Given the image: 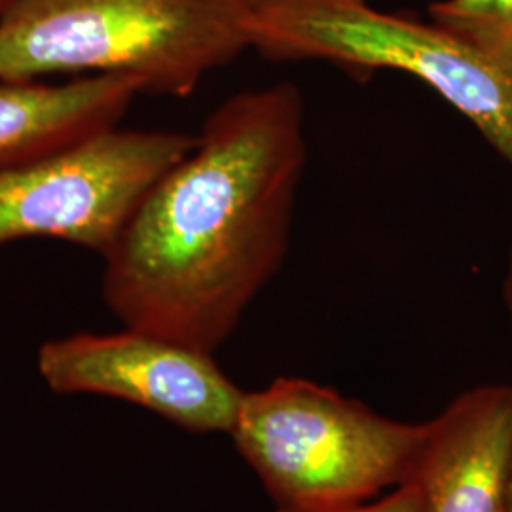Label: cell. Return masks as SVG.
Returning <instances> with one entry per match:
<instances>
[{
  "label": "cell",
  "mask_w": 512,
  "mask_h": 512,
  "mask_svg": "<svg viewBox=\"0 0 512 512\" xmlns=\"http://www.w3.org/2000/svg\"><path fill=\"white\" fill-rule=\"evenodd\" d=\"M306 164L293 82L228 97L101 256L110 313L215 355L283 266Z\"/></svg>",
  "instance_id": "1"
},
{
  "label": "cell",
  "mask_w": 512,
  "mask_h": 512,
  "mask_svg": "<svg viewBox=\"0 0 512 512\" xmlns=\"http://www.w3.org/2000/svg\"><path fill=\"white\" fill-rule=\"evenodd\" d=\"M251 50V0H14L0 18V80L120 76L188 97Z\"/></svg>",
  "instance_id": "2"
},
{
  "label": "cell",
  "mask_w": 512,
  "mask_h": 512,
  "mask_svg": "<svg viewBox=\"0 0 512 512\" xmlns=\"http://www.w3.org/2000/svg\"><path fill=\"white\" fill-rule=\"evenodd\" d=\"M427 421L374 412L304 378L245 391L230 437L279 512L340 509L406 482Z\"/></svg>",
  "instance_id": "3"
},
{
  "label": "cell",
  "mask_w": 512,
  "mask_h": 512,
  "mask_svg": "<svg viewBox=\"0 0 512 512\" xmlns=\"http://www.w3.org/2000/svg\"><path fill=\"white\" fill-rule=\"evenodd\" d=\"M251 50L270 61L410 74L465 116L512 169V69L435 21L372 0H251Z\"/></svg>",
  "instance_id": "4"
},
{
  "label": "cell",
  "mask_w": 512,
  "mask_h": 512,
  "mask_svg": "<svg viewBox=\"0 0 512 512\" xmlns=\"http://www.w3.org/2000/svg\"><path fill=\"white\" fill-rule=\"evenodd\" d=\"M194 135L120 126L54 154L0 167V247L59 239L105 256L148 190Z\"/></svg>",
  "instance_id": "5"
},
{
  "label": "cell",
  "mask_w": 512,
  "mask_h": 512,
  "mask_svg": "<svg viewBox=\"0 0 512 512\" xmlns=\"http://www.w3.org/2000/svg\"><path fill=\"white\" fill-rule=\"evenodd\" d=\"M37 368L59 395L135 404L192 433L230 435L245 393L215 355L128 327L48 340L38 349Z\"/></svg>",
  "instance_id": "6"
},
{
  "label": "cell",
  "mask_w": 512,
  "mask_h": 512,
  "mask_svg": "<svg viewBox=\"0 0 512 512\" xmlns=\"http://www.w3.org/2000/svg\"><path fill=\"white\" fill-rule=\"evenodd\" d=\"M512 471V385L467 389L427 421L412 476L423 512H505Z\"/></svg>",
  "instance_id": "7"
},
{
  "label": "cell",
  "mask_w": 512,
  "mask_h": 512,
  "mask_svg": "<svg viewBox=\"0 0 512 512\" xmlns=\"http://www.w3.org/2000/svg\"><path fill=\"white\" fill-rule=\"evenodd\" d=\"M137 86L120 76L0 80V167L73 147L120 126Z\"/></svg>",
  "instance_id": "8"
},
{
  "label": "cell",
  "mask_w": 512,
  "mask_h": 512,
  "mask_svg": "<svg viewBox=\"0 0 512 512\" xmlns=\"http://www.w3.org/2000/svg\"><path fill=\"white\" fill-rule=\"evenodd\" d=\"M427 16L512 69V0H437L427 8Z\"/></svg>",
  "instance_id": "9"
},
{
  "label": "cell",
  "mask_w": 512,
  "mask_h": 512,
  "mask_svg": "<svg viewBox=\"0 0 512 512\" xmlns=\"http://www.w3.org/2000/svg\"><path fill=\"white\" fill-rule=\"evenodd\" d=\"M313 512H423V497L420 486L414 480H406L403 484L395 486L393 492L382 499L363 501L340 509Z\"/></svg>",
  "instance_id": "10"
},
{
  "label": "cell",
  "mask_w": 512,
  "mask_h": 512,
  "mask_svg": "<svg viewBox=\"0 0 512 512\" xmlns=\"http://www.w3.org/2000/svg\"><path fill=\"white\" fill-rule=\"evenodd\" d=\"M503 302L507 306V311L512 317V245L511 253H509V260H507V272L503 277Z\"/></svg>",
  "instance_id": "11"
},
{
  "label": "cell",
  "mask_w": 512,
  "mask_h": 512,
  "mask_svg": "<svg viewBox=\"0 0 512 512\" xmlns=\"http://www.w3.org/2000/svg\"><path fill=\"white\" fill-rule=\"evenodd\" d=\"M12 2H14V0H0V18L8 12V8L12 6Z\"/></svg>",
  "instance_id": "12"
},
{
  "label": "cell",
  "mask_w": 512,
  "mask_h": 512,
  "mask_svg": "<svg viewBox=\"0 0 512 512\" xmlns=\"http://www.w3.org/2000/svg\"><path fill=\"white\" fill-rule=\"evenodd\" d=\"M512 512V471H511V480H509V492H507V511Z\"/></svg>",
  "instance_id": "13"
}]
</instances>
